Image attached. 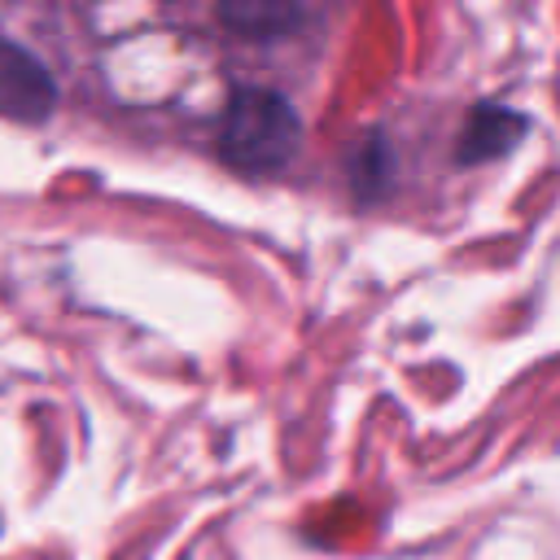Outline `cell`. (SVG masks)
Segmentation results:
<instances>
[{
    "instance_id": "obj_1",
    "label": "cell",
    "mask_w": 560,
    "mask_h": 560,
    "mask_svg": "<svg viewBox=\"0 0 560 560\" xmlns=\"http://www.w3.org/2000/svg\"><path fill=\"white\" fill-rule=\"evenodd\" d=\"M302 144V118L276 88H236L219 118V153L236 171L271 175L293 162Z\"/></svg>"
},
{
    "instance_id": "obj_3",
    "label": "cell",
    "mask_w": 560,
    "mask_h": 560,
    "mask_svg": "<svg viewBox=\"0 0 560 560\" xmlns=\"http://www.w3.org/2000/svg\"><path fill=\"white\" fill-rule=\"evenodd\" d=\"M525 136V118L508 105H477L468 118H464V131H459V162H490V158H503L516 140Z\"/></svg>"
},
{
    "instance_id": "obj_2",
    "label": "cell",
    "mask_w": 560,
    "mask_h": 560,
    "mask_svg": "<svg viewBox=\"0 0 560 560\" xmlns=\"http://www.w3.org/2000/svg\"><path fill=\"white\" fill-rule=\"evenodd\" d=\"M52 109H57V83L48 66L31 48L0 39V118L44 122Z\"/></svg>"
},
{
    "instance_id": "obj_4",
    "label": "cell",
    "mask_w": 560,
    "mask_h": 560,
    "mask_svg": "<svg viewBox=\"0 0 560 560\" xmlns=\"http://www.w3.org/2000/svg\"><path fill=\"white\" fill-rule=\"evenodd\" d=\"M350 179L359 184V192L368 188V197L389 184V144H385L381 136H372V140L354 153V175H350Z\"/></svg>"
}]
</instances>
